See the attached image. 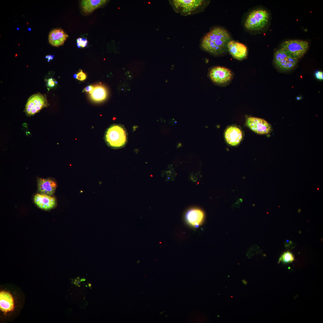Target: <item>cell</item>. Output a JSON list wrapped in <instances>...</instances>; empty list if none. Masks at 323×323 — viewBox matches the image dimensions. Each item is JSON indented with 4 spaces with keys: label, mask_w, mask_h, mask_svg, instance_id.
I'll list each match as a JSON object with an SVG mask.
<instances>
[{
    "label": "cell",
    "mask_w": 323,
    "mask_h": 323,
    "mask_svg": "<svg viewBox=\"0 0 323 323\" xmlns=\"http://www.w3.org/2000/svg\"><path fill=\"white\" fill-rule=\"evenodd\" d=\"M231 40V36L227 30L221 27H215L203 37L201 47L213 55H223L228 51L227 45Z\"/></svg>",
    "instance_id": "obj_1"
},
{
    "label": "cell",
    "mask_w": 323,
    "mask_h": 323,
    "mask_svg": "<svg viewBox=\"0 0 323 323\" xmlns=\"http://www.w3.org/2000/svg\"><path fill=\"white\" fill-rule=\"evenodd\" d=\"M269 17V14L266 10L262 8L254 9L246 16L244 23V27L249 31H259L267 25Z\"/></svg>",
    "instance_id": "obj_2"
},
{
    "label": "cell",
    "mask_w": 323,
    "mask_h": 323,
    "mask_svg": "<svg viewBox=\"0 0 323 323\" xmlns=\"http://www.w3.org/2000/svg\"><path fill=\"white\" fill-rule=\"evenodd\" d=\"M170 2L175 11L185 16L201 11L209 2L208 1L202 0H174Z\"/></svg>",
    "instance_id": "obj_3"
},
{
    "label": "cell",
    "mask_w": 323,
    "mask_h": 323,
    "mask_svg": "<svg viewBox=\"0 0 323 323\" xmlns=\"http://www.w3.org/2000/svg\"><path fill=\"white\" fill-rule=\"evenodd\" d=\"M105 140L107 145L111 147H121L125 144L127 141L126 131L122 126L113 125L106 131Z\"/></svg>",
    "instance_id": "obj_4"
},
{
    "label": "cell",
    "mask_w": 323,
    "mask_h": 323,
    "mask_svg": "<svg viewBox=\"0 0 323 323\" xmlns=\"http://www.w3.org/2000/svg\"><path fill=\"white\" fill-rule=\"evenodd\" d=\"M234 75L230 69L226 67L217 66L211 68L209 71L208 76L215 85L225 86L231 82Z\"/></svg>",
    "instance_id": "obj_5"
},
{
    "label": "cell",
    "mask_w": 323,
    "mask_h": 323,
    "mask_svg": "<svg viewBox=\"0 0 323 323\" xmlns=\"http://www.w3.org/2000/svg\"><path fill=\"white\" fill-rule=\"evenodd\" d=\"M274 62L277 68L281 71H286L293 69L297 64L298 60L280 48L275 52Z\"/></svg>",
    "instance_id": "obj_6"
},
{
    "label": "cell",
    "mask_w": 323,
    "mask_h": 323,
    "mask_svg": "<svg viewBox=\"0 0 323 323\" xmlns=\"http://www.w3.org/2000/svg\"><path fill=\"white\" fill-rule=\"evenodd\" d=\"M309 48L308 42L305 40L290 39L282 42L280 48L298 60L306 53Z\"/></svg>",
    "instance_id": "obj_7"
},
{
    "label": "cell",
    "mask_w": 323,
    "mask_h": 323,
    "mask_svg": "<svg viewBox=\"0 0 323 323\" xmlns=\"http://www.w3.org/2000/svg\"><path fill=\"white\" fill-rule=\"evenodd\" d=\"M49 105L45 95L38 93L31 96L25 106V112L28 116L33 115Z\"/></svg>",
    "instance_id": "obj_8"
},
{
    "label": "cell",
    "mask_w": 323,
    "mask_h": 323,
    "mask_svg": "<svg viewBox=\"0 0 323 323\" xmlns=\"http://www.w3.org/2000/svg\"><path fill=\"white\" fill-rule=\"evenodd\" d=\"M246 124L251 130L258 134H266L271 131L270 125L265 120L260 118L249 117L247 119Z\"/></svg>",
    "instance_id": "obj_9"
},
{
    "label": "cell",
    "mask_w": 323,
    "mask_h": 323,
    "mask_svg": "<svg viewBox=\"0 0 323 323\" xmlns=\"http://www.w3.org/2000/svg\"><path fill=\"white\" fill-rule=\"evenodd\" d=\"M227 49L230 55L238 60L245 59L248 54L247 48L245 45L232 39L228 44Z\"/></svg>",
    "instance_id": "obj_10"
},
{
    "label": "cell",
    "mask_w": 323,
    "mask_h": 323,
    "mask_svg": "<svg viewBox=\"0 0 323 323\" xmlns=\"http://www.w3.org/2000/svg\"><path fill=\"white\" fill-rule=\"evenodd\" d=\"M35 204L39 208L45 210L54 208L56 204L55 198L53 197L40 194H36L33 198Z\"/></svg>",
    "instance_id": "obj_11"
},
{
    "label": "cell",
    "mask_w": 323,
    "mask_h": 323,
    "mask_svg": "<svg viewBox=\"0 0 323 323\" xmlns=\"http://www.w3.org/2000/svg\"><path fill=\"white\" fill-rule=\"evenodd\" d=\"M224 136L227 143L232 146L238 144L243 138V134L241 129L233 126L229 127L226 129Z\"/></svg>",
    "instance_id": "obj_12"
},
{
    "label": "cell",
    "mask_w": 323,
    "mask_h": 323,
    "mask_svg": "<svg viewBox=\"0 0 323 323\" xmlns=\"http://www.w3.org/2000/svg\"><path fill=\"white\" fill-rule=\"evenodd\" d=\"M37 186L40 194L51 196L55 192L57 184L51 178H39L37 180Z\"/></svg>",
    "instance_id": "obj_13"
},
{
    "label": "cell",
    "mask_w": 323,
    "mask_h": 323,
    "mask_svg": "<svg viewBox=\"0 0 323 323\" xmlns=\"http://www.w3.org/2000/svg\"><path fill=\"white\" fill-rule=\"evenodd\" d=\"M204 217L203 212L196 208L189 210L187 212L185 218L187 223L194 227H198L202 223Z\"/></svg>",
    "instance_id": "obj_14"
},
{
    "label": "cell",
    "mask_w": 323,
    "mask_h": 323,
    "mask_svg": "<svg viewBox=\"0 0 323 323\" xmlns=\"http://www.w3.org/2000/svg\"><path fill=\"white\" fill-rule=\"evenodd\" d=\"M68 36L63 30L55 29L50 33L48 40L51 45L58 47L63 45Z\"/></svg>",
    "instance_id": "obj_15"
},
{
    "label": "cell",
    "mask_w": 323,
    "mask_h": 323,
    "mask_svg": "<svg viewBox=\"0 0 323 323\" xmlns=\"http://www.w3.org/2000/svg\"><path fill=\"white\" fill-rule=\"evenodd\" d=\"M0 307L1 310L4 312H8L13 310L14 307L13 299L9 292L4 291L0 292Z\"/></svg>",
    "instance_id": "obj_16"
},
{
    "label": "cell",
    "mask_w": 323,
    "mask_h": 323,
    "mask_svg": "<svg viewBox=\"0 0 323 323\" xmlns=\"http://www.w3.org/2000/svg\"><path fill=\"white\" fill-rule=\"evenodd\" d=\"M107 1L106 0H83L81 1V5L83 12L89 13L104 4Z\"/></svg>",
    "instance_id": "obj_17"
},
{
    "label": "cell",
    "mask_w": 323,
    "mask_h": 323,
    "mask_svg": "<svg viewBox=\"0 0 323 323\" xmlns=\"http://www.w3.org/2000/svg\"><path fill=\"white\" fill-rule=\"evenodd\" d=\"M90 94V98L92 100L96 102H100L106 98L107 92L103 86L97 85L94 87L93 90Z\"/></svg>",
    "instance_id": "obj_18"
},
{
    "label": "cell",
    "mask_w": 323,
    "mask_h": 323,
    "mask_svg": "<svg viewBox=\"0 0 323 323\" xmlns=\"http://www.w3.org/2000/svg\"><path fill=\"white\" fill-rule=\"evenodd\" d=\"M295 260L293 254L289 252L284 253L279 259L278 263L281 262L284 263H289L292 262Z\"/></svg>",
    "instance_id": "obj_19"
},
{
    "label": "cell",
    "mask_w": 323,
    "mask_h": 323,
    "mask_svg": "<svg viewBox=\"0 0 323 323\" xmlns=\"http://www.w3.org/2000/svg\"><path fill=\"white\" fill-rule=\"evenodd\" d=\"M77 45L78 48H84L87 45L88 41L85 38H79L77 40Z\"/></svg>",
    "instance_id": "obj_20"
},
{
    "label": "cell",
    "mask_w": 323,
    "mask_h": 323,
    "mask_svg": "<svg viewBox=\"0 0 323 323\" xmlns=\"http://www.w3.org/2000/svg\"><path fill=\"white\" fill-rule=\"evenodd\" d=\"M46 86L49 89L54 88L57 83V81L54 78H50L46 80Z\"/></svg>",
    "instance_id": "obj_21"
},
{
    "label": "cell",
    "mask_w": 323,
    "mask_h": 323,
    "mask_svg": "<svg viewBox=\"0 0 323 323\" xmlns=\"http://www.w3.org/2000/svg\"><path fill=\"white\" fill-rule=\"evenodd\" d=\"M86 74L83 72L82 70L77 74V79L80 81L84 80L86 79Z\"/></svg>",
    "instance_id": "obj_22"
},
{
    "label": "cell",
    "mask_w": 323,
    "mask_h": 323,
    "mask_svg": "<svg viewBox=\"0 0 323 323\" xmlns=\"http://www.w3.org/2000/svg\"><path fill=\"white\" fill-rule=\"evenodd\" d=\"M316 77L317 79L322 80L323 79V72L322 71H318L315 74Z\"/></svg>",
    "instance_id": "obj_23"
},
{
    "label": "cell",
    "mask_w": 323,
    "mask_h": 323,
    "mask_svg": "<svg viewBox=\"0 0 323 323\" xmlns=\"http://www.w3.org/2000/svg\"><path fill=\"white\" fill-rule=\"evenodd\" d=\"M94 86L92 85H89L86 87L83 90V92H89L90 94L93 90Z\"/></svg>",
    "instance_id": "obj_24"
},
{
    "label": "cell",
    "mask_w": 323,
    "mask_h": 323,
    "mask_svg": "<svg viewBox=\"0 0 323 323\" xmlns=\"http://www.w3.org/2000/svg\"><path fill=\"white\" fill-rule=\"evenodd\" d=\"M54 57V55H46L45 58L48 59V61L49 62L51 60H53V58Z\"/></svg>",
    "instance_id": "obj_25"
},
{
    "label": "cell",
    "mask_w": 323,
    "mask_h": 323,
    "mask_svg": "<svg viewBox=\"0 0 323 323\" xmlns=\"http://www.w3.org/2000/svg\"><path fill=\"white\" fill-rule=\"evenodd\" d=\"M242 282H243V283L244 284H247V281H246L245 279H243L242 280Z\"/></svg>",
    "instance_id": "obj_26"
},
{
    "label": "cell",
    "mask_w": 323,
    "mask_h": 323,
    "mask_svg": "<svg viewBox=\"0 0 323 323\" xmlns=\"http://www.w3.org/2000/svg\"><path fill=\"white\" fill-rule=\"evenodd\" d=\"M73 77L74 78L77 79V74H74L73 75Z\"/></svg>",
    "instance_id": "obj_27"
},
{
    "label": "cell",
    "mask_w": 323,
    "mask_h": 323,
    "mask_svg": "<svg viewBox=\"0 0 323 323\" xmlns=\"http://www.w3.org/2000/svg\"><path fill=\"white\" fill-rule=\"evenodd\" d=\"M28 30L29 31H31V29L30 28H28Z\"/></svg>",
    "instance_id": "obj_28"
},
{
    "label": "cell",
    "mask_w": 323,
    "mask_h": 323,
    "mask_svg": "<svg viewBox=\"0 0 323 323\" xmlns=\"http://www.w3.org/2000/svg\"><path fill=\"white\" fill-rule=\"evenodd\" d=\"M83 281V279H81L80 280V281Z\"/></svg>",
    "instance_id": "obj_29"
},
{
    "label": "cell",
    "mask_w": 323,
    "mask_h": 323,
    "mask_svg": "<svg viewBox=\"0 0 323 323\" xmlns=\"http://www.w3.org/2000/svg\"><path fill=\"white\" fill-rule=\"evenodd\" d=\"M89 287H91V284H89Z\"/></svg>",
    "instance_id": "obj_30"
},
{
    "label": "cell",
    "mask_w": 323,
    "mask_h": 323,
    "mask_svg": "<svg viewBox=\"0 0 323 323\" xmlns=\"http://www.w3.org/2000/svg\"><path fill=\"white\" fill-rule=\"evenodd\" d=\"M17 29L18 30H19V28L18 27V28H17Z\"/></svg>",
    "instance_id": "obj_31"
},
{
    "label": "cell",
    "mask_w": 323,
    "mask_h": 323,
    "mask_svg": "<svg viewBox=\"0 0 323 323\" xmlns=\"http://www.w3.org/2000/svg\"><path fill=\"white\" fill-rule=\"evenodd\" d=\"M77 280L76 279H75V282H77Z\"/></svg>",
    "instance_id": "obj_32"
},
{
    "label": "cell",
    "mask_w": 323,
    "mask_h": 323,
    "mask_svg": "<svg viewBox=\"0 0 323 323\" xmlns=\"http://www.w3.org/2000/svg\"><path fill=\"white\" fill-rule=\"evenodd\" d=\"M85 280H86V279H85V278H84V279H83V281H85Z\"/></svg>",
    "instance_id": "obj_33"
},
{
    "label": "cell",
    "mask_w": 323,
    "mask_h": 323,
    "mask_svg": "<svg viewBox=\"0 0 323 323\" xmlns=\"http://www.w3.org/2000/svg\"><path fill=\"white\" fill-rule=\"evenodd\" d=\"M319 188H317V190H319Z\"/></svg>",
    "instance_id": "obj_34"
},
{
    "label": "cell",
    "mask_w": 323,
    "mask_h": 323,
    "mask_svg": "<svg viewBox=\"0 0 323 323\" xmlns=\"http://www.w3.org/2000/svg\"><path fill=\"white\" fill-rule=\"evenodd\" d=\"M77 279H79V277H77Z\"/></svg>",
    "instance_id": "obj_35"
}]
</instances>
